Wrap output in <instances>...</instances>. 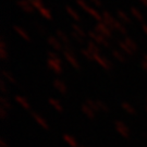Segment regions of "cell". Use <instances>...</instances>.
<instances>
[{"mask_svg": "<svg viewBox=\"0 0 147 147\" xmlns=\"http://www.w3.org/2000/svg\"><path fill=\"white\" fill-rule=\"evenodd\" d=\"M94 31L97 32L100 35H102L104 37H106L107 39L111 38L112 33H113V30L109 25H107L105 22H97L96 25L94 26Z\"/></svg>", "mask_w": 147, "mask_h": 147, "instance_id": "obj_1", "label": "cell"}, {"mask_svg": "<svg viewBox=\"0 0 147 147\" xmlns=\"http://www.w3.org/2000/svg\"><path fill=\"white\" fill-rule=\"evenodd\" d=\"M87 36H88L92 40H94L96 44H98V45H102L104 47H110V44L108 42V39H107L106 37L102 36V35L98 34L97 32L88 31L87 32Z\"/></svg>", "mask_w": 147, "mask_h": 147, "instance_id": "obj_2", "label": "cell"}, {"mask_svg": "<svg viewBox=\"0 0 147 147\" xmlns=\"http://www.w3.org/2000/svg\"><path fill=\"white\" fill-rule=\"evenodd\" d=\"M115 127H116V131L118 132L122 137H124V138H129V137H130V134H131L130 129H129V126L126 125L123 121L117 120L116 122H115Z\"/></svg>", "mask_w": 147, "mask_h": 147, "instance_id": "obj_3", "label": "cell"}, {"mask_svg": "<svg viewBox=\"0 0 147 147\" xmlns=\"http://www.w3.org/2000/svg\"><path fill=\"white\" fill-rule=\"evenodd\" d=\"M62 53H63V56H64L65 60H67V61H68L75 70H80V69H81V65H80L79 61H78V59H76V56H75L74 51L63 50Z\"/></svg>", "mask_w": 147, "mask_h": 147, "instance_id": "obj_4", "label": "cell"}, {"mask_svg": "<svg viewBox=\"0 0 147 147\" xmlns=\"http://www.w3.org/2000/svg\"><path fill=\"white\" fill-rule=\"evenodd\" d=\"M94 61L99 64L101 68H104L107 71H110L111 69L113 68L112 62H110L107 58H105L101 55H94Z\"/></svg>", "mask_w": 147, "mask_h": 147, "instance_id": "obj_5", "label": "cell"}, {"mask_svg": "<svg viewBox=\"0 0 147 147\" xmlns=\"http://www.w3.org/2000/svg\"><path fill=\"white\" fill-rule=\"evenodd\" d=\"M47 67L56 74L62 73V62H59L53 59H47Z\"/></svg>", "mask_w": 147, "mask_h": 147, "instance_id": "obj_6", "label": "cell"}, {"mask_svg": "<svg viewBox=\"0 0 147 147\" xmlns=\"http://www.w3.org/2000/svg\"><path fill=\"white\" fill-rule=\"evenodd\" d=\"M47 42L55 49V50H57V51H63V44L60 42V39H59L58 37L48 36Z\"/></svg>", "mask_w": 147, "mask_h": 147, "instance_id": "obj_7", "label": "cell"}, {"mask_svg": "<svg viewBox=\"0 0 147 147\" xmlns=\"http://www.w3.org/2000/svg\"><path fill=\"white\" fill-rule=\"evenodd\" d=\"M32 117H33V119L35 120L37 124L39 126H42V129H45V130H48L49 129V124H48V122L46 121V119L42 117L39 113H37V112H32Z\"/></svg>", "mask_w": 147, "mask_h": 147, "instance_id": "obj_8", "label": "cell"}, {"mask_svg": "<svg viewBox=\"0 0 147 147\" xmlns=\"http://www.w3.org/2000/svg\"><path fill=\"white\" fill-rule=\"evenodd\" d=\"M16 3H18V5L21 8L22 10L24 11V12H26V13H33L35 11L34 7L32 5V3L28 0H19Z\"/></svg>", "mask_w": 147, "mask_h": 147, "instance_id": "obj_9", "label": "cell"}, {"mask_svg": "<svg viewBox=\"0 0 147 147\" xmlns=\"http://www.w3.org/2000/svg\"><path fill=\"white\" fill-rule=\"evenodd\" d=\"M83 10H84L85 12H87L90 16H93L97 22H102V16H101V13H99L97 10H95L94 8H92V7H89V5H87Z\"/></svg>", "mask_w": 147, "mask_h": 147, "instance_id": "obj_10", "label": "cell"}, {"mask_svg": "<svg viewBox=\"0 0 147 147\" xmlns=\"http://www.w3.org/2000/svg\"><path fill=\"white\" fill-rule=\"evenodd\" d=\"M53 86H55V88L58 90L60 94H67V92H68V87H67V85L65 83L63 82L62 80L60 79H56L53 81Z\"/></svg>", "mask_w": 147, "mask_h": 147, "instance_id": "obj_11", "label": "cell"}, {"mask_svg": "<svg viewBox=\"0 0 147 147\" xmlns=\"http://www.w3.org/2000/svg\"><path fill=\"white\" fill-rule=\"evenodd\" d=\"M86 48L88 49L93 55H100V48L98 44H96L94 40H87L86 42Z\"/></svg>", "mask_w": 147, "mask_h": 147, "instance_id": "obj_12", "label": "cell"}, {"mask_svg": "<svg viewBox=\"0 0 147 147\" xmlns=\"http://www.w3.org/2000/svg\"><path fill=\"white\" fill-rule=\"evenodd\" d=\"M81 110H82V112L84 113L85 116L87 117L88 119H90V120H93V119H95L96 118V112H95L93 109H90L88 106L86 105V104H83V105L81 106Z\"/></svg>", "mask_w": 147, "mask_h": 147, "instance_id": "obj_13", "label": "cell"}, {"mask_svg": "<svg viewBox=\"0 0 147 147\" xmlns=\"http://www.w3.org/2000/svg\"><path fill=\"white\" fill-rule=\"evenodd\" d=\"M62 137H63V141L67 143L70 147H80L79 142L72 135H70V134H63Z\"/></svg>", "mask_w": 147, "mask_h": 147, "instance_id": "obj_14", "label": "cell"}, {"mask_svg": "<svg viewBox=\"0 0 147 147\" xmlns=\"http://www.w3.org/2000/svg\"><path fill=\"white\" fill-rule=\"evenodd\" d=\"M101 16H102V22H105L107 25H109L111 27L112 25V23L116 21V19L112 16L110 12H108V11L104 10L102 11V13H101Z\"/></svg>", "mask_w": 147, "mask_h": 147, "instance_id": "obj_15", "label": "cell"}, {"mask_svg": "<svg viewBox=\"0 0 147 147\" xmlns=\"http://www.w3.org/2000/svg\"><path fill=\"white\" fill-rule=\"evenodd\" d=\"M111 28L115 30V31L120 32L121 34H126V27L124 26V24L121 21H119V20H117V19H116V21L112 23Z\"/></svg>", "mask_w": 147, "mask_h": 147, "instance_id": "obj_16", "label": "cell"}, {"mask_svg": "<svg viewBox=\"0 0 147 147\" xmlns=\"http://www.w3.org/2000/svg\"><path fill=\"white\" fill-rule=\"evenodd\" d=\"M16 101L18 104H20L24 109H26V110H30V109H31V105H30L28 100L26 99V97H23L21 95H16Z\"/></svg>", "mask_w": 147, "mask_h": 147, "instance_id": "obj_17", "label": "cell"}, {"mask_svg": "<svg viewBox=\"0 0 147 147\" xmlns=\"http://www.w3.org/2000/svg\"><path fill=\"white\" fill-rule=\"evenodd\" d=\"M56 35H57V37L60 39V42H62L63 45H70L71 44L69 36L63 31H61V30H57L56 31Z\"/></svg>", "mask_w": 147, "mask_h": 147, "instance_id": "obj_18", "label": "cell"}, {"mask_svg": "<svg viewBox=\"0 0 147 147\" xmlns=\"http://www.w3.org/2000/svg\"><path fill=\"white\" fill-rule=\"evenodd\" d=\"M121 107H122V109L125 111L126 113H129V115H131V116L136 115V110H135V108H134L131 104H129V102H126V101H123V102H121Z\"/></svg>", "mask_w": 147, "mask_h": 147, "instance_id": "obj_19", "label": "cell"}, {"mask_svg": "<svg viewBox=\"0 0 147 147\" xmlns=\"http://www.w3.org/2000/svg\"><path fill=\"white\" fill-rule=\"evenodd\" d=\"M0 58L1 60H7L8 59V53H7V45H5L3 37L1 36L0 40Z\"/></svg>", "mask_w": 147, "mask_h": 147, "instance_id": "obj_20", "label": "cell"}, {"mask_svg": "<svg viewBox=\"0 0 147 147\" xmlns=\"http://www.w3.org/2000/svg\"><path fill=\"white\" fill-rule=\"evenodd\" d=\"M48 102H49V105L51 106L55 110H57L58 112H62V111H63L62 105L60 104V101H59L58 99H55V98H49V99H48Z\"/></svg>", "mask_w": 147, "mask_h": 147, "instance_id": "obj_21", "label": "cell"}, {"mask_svg": "<svg viewBox=\"0 0 147 147\" xmlns=\"http://www.w3.org/2000/svg\"><path fill=\"white\" fill-rule=\"evenodd\" d=\"M117 16H118V19H119L122 23H126V24H130V23H131V19H130V16H127L124 11L118 10L117 11Z\"/></svg>", "mask_w": 147, "mask_h": 147, "instance_id": "obj_22", "label": "cell"}, {"mask_svg": "<svg viewBox=\"0 0 147 147\" xmlns=\"http://www.w3.org/2000/svg\"><path fill=\"white\" fill-rule=\"evenodd\" d=\"M124 42H125V44L127 45V46H129V47L131 48L133 53L137 51V49H138V46H137L136 42H135L134 39H132L130 36H125V37H124Z\"/></svg>", "mask_w": 147, "mask_h": 147, "instance_id": "obj_23", "label": "cell"}, {"mask_svg": "<svg viewBox=\"0 0 147 147\" xmlns=\"http://www.w3.org/2000/svg\"><path fill=\"white\" fill-rule=\"evenodd\" d=\"M65 10H67V12H68V14L72 19H73L74 21H78V22H80L81 21V16H80V14L76 12V11L74 10L72 7H70V5H67L65 7Z\"/></svg>", "mask_w": 147, "mask_h": 147, "instance_id": "obj_24", "label": "cell"}, {"mask_svg": "<svg viewBox=\"0 0 147 147\" xmlns=\"http://www.w3.org/2000/svg\"><path fill=\"white\" fill-rule=\"evenodd\" d=\"M118 45H119V47H120V49L122 50V53H125V55H129V56H132V55H134V53L132 51V49L127 45H126L125 42H124V40H119L118 42Z\"/></svg>", "mask_w": 147, "mask_h": 147, "instance_id": "obj_25", "label": "cell"}, {"mask_svg": "<svg viewBox=\"0 0 147 147\" xmlns=\"http://www.w3.org/2000/svg\"><path fill=\"white\" fill-rule=\"evenodd\" d=\"M13 28H14V31H16L23 39H25V40H30V39H31V37H30V35H28V33H27L25 30H23L22 27L18 26V25H14Z\"/></svg>", "mask_w": 147, "mask_h": 147, "instance_id": "obj_26", "label": "cell"}, {"mask_svg": "<svg viewBox=\"0 0 147 147\" xmlns=\"http://www.w3.org/2000/svg\"><path fill=\"white\" fill-rule=\"evenodd\" d=\"M85 104L88 106L90 109H93V110H94L96 113H97V112H99V108H98V105H97V100L87 98V99L85 100Z\"/></svg>", "mask_w": 147, "mask_h": 147, "instance_id": "obj_27", "label": "cell"}, {"mask_svg": "<svg viewBox=\"0 0 147 147\" xmlns=\"http://www.w3.org/2000/svg\"><path fill=\"white\" fill-rule=\"evenodd\" d=\"M130 11H131V14L135 19H136L137 21H140V22H142L143 21V19H144V16H143L142 14V12L138 10L137 8H135V7H132L131 9H130Z\"/></svg>", "mask_w": 147, "mask_h": 147, "instance_id": "obj_28", "label": "cell"}, {"mask_svg": "<svg viewBox=\"0 0 147 147\" xmlns=\"http://www.w3.org/2000/svg\"><path fill=\"white\" fill-rule=\"evenodd\" d=\"M72 31L75 32L76 34H79L81 37H83V38H86L87 37V34H86V32L82 28V27L80 26L79 24H72Z\"/></svg>", "mask_w": 147, "mask_h": 147, "instance_id": "obj_29", "label": "cell"}, {"mask_svg": "<svg viewBox=\"0 0 147 147\" xmlns=\"http://www.w3.org/2000/svg\"><path fill=\"white\" fill-rule=\"evenodd\" d=\"M1 74H2V78H3V79H5L7 81H9V82L12 83V84H16V79H14V76H13L9 71H7V70H2Z\"/></svg>", "mask_w": 147, "mask_h": 147, "instance_id": "obj_30", "label": "cell"}, {"mask_svg": "<svg viewBox=\"0 0 147 147\" xmlns=\"http://www.w3.org/2000/svg\"><path fill=\"white\" fill-rule=\"evenodd\" d=\"M38 12L40 13V16H42V18H45V19H47V20H51V18H53L50 10L47 9V8H45V7H42V9H39Z\"/></svg>", "mask_w": 147, "mask_h": 147, "instance_id": "obj_31", "label": "cell"}, {"mask_svg": "<svg viewBox=\"0 0 147 147\" xmlns=\"http://www.w3.org/2000/svg\"><path fill=\"white\" fill-rule=\"evenodd\" d=\"M112 56L115 57V58L118 60V61H120V62H124L125 61V56H124V53H122V51H119V50H112Z\"/></svg>", "mask_w": 147, "mask_h": 147, "instance_id": "obj_32", "label": "cell"}, {"mask_svg": "<svg viewBox=\"0 0 147 147\" xmlns=\"http://www.w3.org/2000/svg\"><path fill=\"white\" fill-rule=\"evenodd\" d=\"M0 105H1L2 108H5V109H7V110L11 109V102L5 98V96H2V97L0 98Z\"/></svg>", "mask_w": 147, "mask_h": 147, "instance_id": "obj_33", "label": "cell"}, {"mask_svg": "<svg viewBox=\"0 0 147 147\" xmlns=\"http://www.w3.org/2000/svg\"><path fill=\"white\" fill-rule=\"evenodd\" d=\"M81 53H82L83 57H85L87 60H94V55L90 53L87 48H82V49H81Z\"/></svg>", "mask_w": 147, "mask_h": 147, "instance_id": "obj_34", "label": "cell"}, {"mask_svg": "<svg viewBox=\"0 0 147 147\" xmlns=\"http://www.w3.org/2000/svg\"><path fill=\"white\" fill-rule=\"evenodd\" d=\"M97 105H98L99 111H102V112H105V113H108V112H109V107H108L107 104H105L104 101H101V100H97Z\"/></svg>", "mask_w": 147, "mask_h": 147, "instance_id": "obj_35", "label": "cell"}, {"mask_svg": "<svg viewBox=\"0 0 147 147\" xmlns=\"http://www.w3.org/2000/svg\"><path fill=\"white\" fill-rule=\"evenodd\" d=\"M28 1L31 2L32 5L34 7V9H36V10H39V9H42V7H44L42 0H28Z\"/></svg>", "mask_w": 147, "mask_h": 147, "instance_id": "obj_36", "label": "cell"}, {"mask_svg": "<svg viewBox=\"0 0 147 147\" xmlns=\"http://www.w3.org/2000/svg\"><path fill=\"white\" fill-rule=\"evenodd\" d=\"M70 35L72 36V38H73V39H75L76 42H79V44H84V42H85V38H83V37H81V36L79 35V34H76L75 32L72 31L71 33H70Z\"/></svg>", "mask_w": 147, "mask_h": 147, "instance_id": "obj_37", "label": "cell"}, {"mask_svg": "<svg viewBox=\"0 0 147 147\" xmlns=\"http://www.w3.org/2000/svg\"><path fill=\"white\" fill-rule=\"evenodd\" d=\"M47 55H48V58L49 59H53V60H56V61H59V62H62V60H61V58L59 57L58 53H53V51H48Z\"/></svg>", "mask_w": 147, "mask_h": 147, "instance_id": "obj_38", "label": "cell"}, {"mask_svg": "<svg viewBox=\"0 0 147 147\" xmlns=\"http://www.w3.org/2000/svg\"><path fill=\"white\" fill-rule=\"evenodd\" d=\"M33 25L36 27V30L39 33H42V34H44L45 32H46V30H45V26H42V24L39 23V22H37V21H35V22H33Z\"/></svg>", "mask_w": 147, "mask_h": 147, "instance_id": "obj_39", "label": "cell"}, {"mask_svg": "<svg viewBox=\"0 0 147 147\" xmlns=\"http://www.w3.org/2000/svg\"><path fill=\"white\" fill-rule=\"evenodd\" d=\"M8 110L5 109V108H2V107H0V118L2 119V120H5L7 118H8Z\"/></svg>", "mask_w": 147, "mask_h": 147, "instance_id": "obj_40", "label": "cell"}, {"mask_svg": "<svg viewBox=\"0 0 147 147\" xmlns=\"http://www.w3.org/2000/svg\"><path fill=\"white\" fill-rule=\"evenodd\" d=\"M76 5H79L80 8L84 9L85 7L87 5V1H86V0H76Z\"/></svg>", "mask_w": 147, "mask_h": 147, "instance_id": "obj_41", "label": "cell"}, {"mask_svg": "<svg viewBox=\"0 0 147 147\" xmlns=\"http://www.w3.org/2000/svg\"><path fill=\"white\" fill-rule=\"evenodd\" d=\"M0 87H1V92L3 93V94H7V87H5V80H0Z\"/></svg>", "mask_w": 147, "mask_h": 147, "instance_id": "obj_42", "label": "cell"}, {"mask_svg": "<svg viewBox=\"0 0 147 147\" xmlns=\"http://www.w3.org/2000/svg\"><path fill=\"white\" fill-rule=\"evenodd\" d=\"M0 147H9V144L5 138H0Z\"/></svg>", "mask_w": 147, "mask_h": 147, "instance_id": "obj_43", "label": "cell"}, {"mask_svg": "<svg viewBox=\"0 0 147 147\" xmlns=\"http://www.w3.org/2000/svg\"><path fill=\"white\" fill-rule=\"evenodd\" d=\"M89 1H90V2H93L96 7H101V5H102V2H101L100 0H89Z\"/></svg>", "mask_w": 147, "mask_h": 147, "instance_id": "obj_44", "label": "cell"}, {"mask_svg": "<svg viewBox=\"0 0 147 147\" xmlns=\"http://www.w3.org/2000/svg\"><path fill=\"white\" fill-rule=\"evenodd\" d=\"M142 68L147 72V62H145V61H142Z\"/></svg>", "mask_w": 147, "mask_h": 147, "instance_id": "obj_45", "label": "cell"}, {"mask_svg": "<svg viewBox=\"0 0 147 147\" xmlns=\"http://www.w3.org/2000/svg\"><path fill=\"white\" fill-rule=\"evenodd\" d=\"M142 28H143V31H144V33L147 35V24H143Z\"/></svg>", "mask_w": 147, "mask_h": 147, "instance_id": "obj_46", "label": "cell"}, {"mask_svg": "<svg viewBox=\"0 0 147 147\" xmlns=\"http://www.w3.org/2000/svg\"><path fill=\"white\" fill-rule=\"evenodd\" d=\"M138 1H141V3L144 5L145 7H147V0H138Z\"/></svg>", "mask_w": 147, "mask_h": 147, "instance_id": "obj_47", "label": "cell"}, {"mask_svg": "<svg viewBox=\"0 0 147 147\" xmlns=\"http://www.w3.org/2000/svg\"><path fill=\"white\" fill-rule=\"evenodd\" d=\"M143 61L147 62V55H144V57H143Z\"/></svg>", "mask_w": 147, "mask_h": 147, "instance_id": "obj_48", "label": "cell"}, {"mask_svg": "<svg viewBox=\"0 0 147 147\" xmlns=\"http://www.w3.org/2000/svg\"><path fill=\"white\" fill-rule=\"evenodd\" d=\"M146 101H147V96H146Z\"/></svg>", "mask_w": 147, "mask_h": 147, "instance_id": "obj_49", "label": "cell"}, {"mask_svg": "<svg viewBox=\"0 0 147 147\" xmlns=\"http://www.w3.org/2000/svg\"><path fill=\"white\" fill-rule=\"evenodd\" d=\"M146 111H147V107H146Z\"/></svg>", "mask_w": 147, "mask_h": 147, "instance_id": "obj_50", "label": "cell"}, {"mask_svg": "<svg viewBox=\"0 0 147 147\" xmlns=\"http://www.w3.org/2000/svg\"><path fill=\"white\" fill-rule=\"evenodd\" d=\"M81 147H85V146H81Z\"/></svg>", "mask_w": 147, "mask_h": 147, "instance_id": "obj_51", "label": "cell"}]
</instances>
